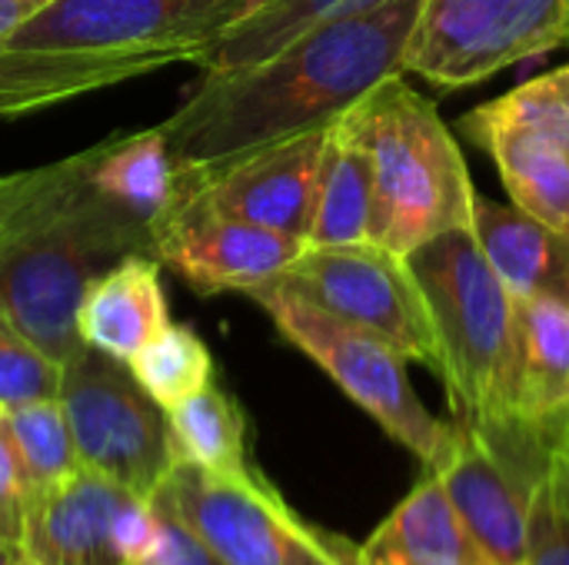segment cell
I'll return each instance as SVG.
<instances>
[{
	"instance_id": "1",
	"label": "cell",
	"mask_w": 569,
	"mask_h": 565,
	"mask_svg": "<svg viewBox=\"0 0 569 565\" xmlns=\"http://www.w3.org/2000/svg\"><path fill=\"white\" fill-rule=\"evenodd\" d=\"M427 0H383L313 23L277 53L200 87L167 117L173 163L217 167L333 123L383 80L407 73V43Z\"/></svg>"
},
{
	"instance_id": "2",
	"label": "cell",
	"mask_w": 569,
	"mask_h": 565,
	"mask_svg": "<svg viewBox=\"0 0 569 565\" xmlns=\"http://www.w3.org/2000/svg\"><path fill=\"white\" fill-rule=\"evenodd\" d=\"M263 0H53L0 40V120L203 53Z\"/></svg>"
},
{
	"instance_id": "3",
	"label": "cell",
	"mask_w": 569,
	"mask_h": 565,
	"mask_svg": "<svg viewBox=\"0 0 569 565\" xmlns=\"http://www.w3.org/2000/svg\"><path fill=\"white\" fill-rule=\"evenodd\" d=\"M90 150L57 160L53 180L0 246V310L60 366L80 350L77 306L127 253L153 256V230L87 180Z\"/></svg>"
},
{
	"instance_id": "4",
	"label": "cell",
	"mask_w": 569,
	"mask_h": 565,
	"mask_svg": "<svg viewBox=\"0 0 569 565\" xmlns=\"http://www.w3.org/2000/svg\"><path fill=\"white\" fill-rule=\"evenodd\" d=\"M373 160L370 243L410 256L423 243L470 230L477 186L437 107L397 73L353 103Z\"/></svg>"
},
{
	"instance_id": "5",
	"label": "cell",
	"mask_w": 569,
	"mask_h": 565,
	"mask_svg": "<svg viewBox=\"0 0 569 565\" xmlns=\"http://www.w3.org/2000/svg\"><path fill=\"white\" fill-rule=\"evenodd\" d=\"M440 346V380L457 423L517 416V296L473 230L443 233L407 256Z\"/></svg>"
},
{
	"instance_id": "6",
	"label": "cell",
	"mask_w": 569,
	"mask_h": 565,
	"mask_svg": "<svg viewBox=\"0 0 569 565\" xmlns=\"http://www.w3.org/2000/svg\"><path fill=\"white\" fill-rule=\"evenodd\" d=\"M277 326V333L310 356L367 416L380 423L387 436L407 446L423 470H437L457 440V423L437 420L417 396L407 356L377 333L353 326L283 283L270 280L247 293Z\"/></svg>"
},
{
	"instance_id": "7",
	"label": "cell",
	"mask_w": 569,
	"mask_h": 565,
	"mask_svg": "<svg viewBox=\"0 0 569 565\" xmlns=\"http://www.w3.org/2000/svg\"><path fill=\"white\" fill-rule=\"evenodd\" d=\"M227 565H360V546L303 523L263 480H220L177 460L153 493Z\"/></svg>"
},
{
	"instance_id": "8",
	"label": "cell",
	"mask_w": 569,
	"mask_h": 565,
	"mask_svg": "<svg viewBox=\"0 0 569 565\" xmlns=\"http://www.w3.org/2000/svg\"><path fill=\"white\" fill-rule=\"evenodd\" d=\"M60 406L80 466L140 500H153L173 466L170 423L167 410L147 396L130 366L83 346L63 366Z\"/></svg>"
},
{
	"instance_id": "9",
	"label": "cell",
	"mask_w": 569,
	"mask_h": 565,
	"mask_svg": "<svg viewBox=\"0 0 569 565\" xmlns=\"http://www.w3.org/2000/svg\"><path fill=\"white\" fill-rule=\"evenodd\" d=\"M560 47H569V0H427L407 73L467 90Z\"/></svg>"
},
{
	"instance_id": "10",
	"label": "cell",
	"mask_w": 569,
	"mask_h": 565,
	"mask_svg": "<svg viewBox=\"0 0 569 565\" xmlns=\"http://www.w3.org/2000/svg\"><path fill=\"white\" fill-rule=\"evenodd\" d=\"M277 283L300 293L313 306L377 333L410 363H420L440 376L433 320L407 256L380 243H307Z\"/></svg>"
},
{
	"instance_id": "11",
	"label": "cell",
	"mask_w": 569,
	"mask_h": 565,
	"mask_svg": "<svg viewBox=\"0 0 569 565\" xmlns=\"http://www.w3.org/2000/svg\"><path fill=\"white\" fill-rule=\"evenodd\" d=\"M303 246L307 243L297 236L227 216L203 203L187 167H180L173 203L153 220V256L200 296L253 293L277 280Z\"/></svg>"
},
{
	"instance_id": "12",
	"label": "cell",
	"mask_w": 569,
	"mask_h": 565,
	"mask_svg": "<svg viewBox=\"0 0 569 565\" xmlns=\"http://www.w3.org/2000/svg\"><path fill=\"white\" fill-rule=\"evenodd\" d=\"M427 473L440 476L487 563L527 565V420L457 423L450 456Z\"/></svg>"
},
{
	"instance_id": "13",
	"label": "cell",
	"mask_w": 569,
	"mask_h": 565,
	"mask_svg": "<svg viewBox=\"0 0 569 565\" xmlns=\"http://www.w3.org/2000/svg\"><path fill=\"white\" fill-rule=\"evenodd\" d=\"M327 130L330 123L267 143L217 167L187 170L193 173L200 200L213 210L307 243L317 213Z\"/></svg>"
},
{
	"instance_id": "14",
	"label": "cell",
	"mask_w": 569,
	"mask_h": 565,
	"mask_svg": "<svg viewBox=\"0 0 569 565\" xmlns=\"http://www.w3.org/2000/svg\"><path fill=\"white\" fill-rule=\"evenodd\" d=\"M130 500V490L80 470L50 500L23 509V556L37 565H130L117 539Z\"/></svg>"
},
{
	"instance_id": "15",
	"label": "cell",
	"mask_w": 569,
	"mask_h": 565,
	"mask_svg": "<svg viewBox=\"0 0 569 565\" xmlns=\"http://www.w3.org/2000/svg\"><path fill=\"white\" fill-rule=\"evenodd\" d=\"M170 323L160 260L150 253H127L97 273L77 306V330L83 346L107 356L130 360Z\"/></svg>"
},
{
	"instance_id": "16",
	"label": "cell",
	"mask_w": 569,
	"mask_h": 565,
	"mask_svg": "<svg viewBox=\"0 0 569 565\" xmlns=\"http://www.w3.org/2000/svg\"><path fill=\"white\" fill-rule=\"evenodd\" d=\"M470 230L517 300L560 296L569 303V233L550 230L513 203L483 196L477 200Z\"/></svg>"
},
{
	"instance_id": "17",
	"label": "cell",
	"mask_w": 569,
	"mask_h": 565,
	"mask_svg": "<svg viewBox=\"0 0 569 565\" xmlns=\"http://www.w3.org/2000/svg\"><path fill=\"white\" fill-rule=\"evenodd\" d=\"M460 130L493 157L513 206L569 233V150L560 140L517 123L460 120Z\"/></svg>"
},
{
	"instance_id": "18",
	"label": "cell",
	"mask_w": 569,
	"mask_h": 565,
	"mask_svg": "<svg viewBox=\"0 0 569 565\" xmlns=\"http://www.w3.org/2000/svg\"><path fill=\"white\" fill-rule=\"evenodd\" d=\"M373 210V160L353 107L340 113L327 130L317 213L310 226V246L370 243Z\"/></svg>"
},
{
	"instance_id": "19",
	"label": "cell",
	"mask_w": 569,
	"mask_h": 565,
	"mask_svg": "<svg viewBox=\"0 0 569 565\" xmlns=\"http://www.w3.org/2000/svg\"><path fill=\"white\" fill-rule=\"evenodd\" d=\"M569 410V303L560 296L517 300V406L520 420Z\"/></svg>"
},
{
	"instance_id": "20",
	"label": "cell",
	"mask_w": 569,
	"mask_h": 565,
	"mask_svg": "<svg viewBox=\"0 0 569 565\" xmlns=\"http://www.w3.org/2000/svg\"><path fill=\"white\" fill-rule=\"evenodd\" d=\"M87 180L117 206L150 223L173 203L180 190V167L170 157L163 127L127 137H110L90 147Z\"/></svg>"
},
{
	"instance_id": "21",
	"label": "cell",
	"mask_w": 569,
	"mask_h": 565,
	"mask_svg": "<svg viewBox=\"0 0 569 565\" xmlns=\"http://www.w3.org/2000/svg\"><path fill=\"white\" fill-rule=\"evenodd\" d=\"M527 565H569V410L527 420Z\"/></svg>"
},
{
	"instance_id": "22",
	"label": "cell",
	"mask_w": 569,
	"mask_h": 565,
	"mask_svg": "<svg viewBox=\"0 0 569 565\" xmlns=\"http://www.w3.org/2000/svg\"><path fill=\"white\" fill-rule=\"evenodd\" d=\"M370 553H397L410 559H440V563L490 565L463 519L457 516L437 473H427L410 496L373 529L363 543Z\"/></svg>"
},
{
	"instance_id": "23",
	"label": "cell",
	"mask_w": 569,
	"mask_h": 565,
	"mask_svg": "<svg viewBox=\"0 0 569 565\" xmlns=\"http://www.w3.org/2000/svg\"><path fill=\"white\" fill-rule=\"evenodd\" d=\"M173 463H193L220 480L247 483L260 473L247 456V416L240 403L217 383L167 410Z\"/></svg>"
},
{
	"instance_id": "24",
	"label": "cell",
	"mask_w": 569,
	"mask_h": 565,
	"mask_svg": "<svg viewBox=\"0 0 569 565\" xmlns=\"http://www.w3.org/2000/svg\"><path fill=\"white\" fill-rule=\"evenodd\" d=\"M0 426L10 440L20 483H23V509L50 500L70 476L83 466L77 460V446L70 436L67 413L60 400H37L13 410H3Z\"/></svg>"
},
{
	"instance_id": "25",
	"label": "cell",
	"mask_w": 569,
	"mask_h": 565,
	"mask_svg": "<svg viewBox=\"0 0 569 565\" xmlns=\"http://www.w3.org/2000/svg\"><path fill=\"white\" fill-rule=\"evenodd\" d=\"M383 0H263L257 3L240 23H233L197 63L203 73H227L250 67L270 53H277L283 43L310 30L313 23H323L340 13L367 10Z\"/></svg>"
},
{
	"instance_id": "26",
	"label": "cell",
	"mask_w": 569,
	"mask_h": 565,
	"mask_svg": "<svg viewBox=\"0 0 569 565\" xmlns=\"http://www.w3.org/2000/svg\"><path fill=\"white\" fill-rule=\"evenodd\" d=\"M127 366L147 396L163 410H173L213 383V356L207 343L190 326L177 323H167L150 343H143Z\"/></svg>"
},
{
	"instance_id": "27",
	"label": "cell",
	"mask_w": 569,
	"mask_h": 565,
	"mask_svg": "<svg viewBox=\"0 0 569 565\" xmlns=\"http://www.w3.org/2000/svg\"><path fill=\"white\" fill-rule=\"evenodd\" d=\"M460 120L533 127V130L560 140L569 150V63L500 93L497 100L480 103L477 110H470Z\"/></svg>"
},
{
	"instance_id": "28",
	"label": "cell",
	"mask_w": 569,
	"mask_h": 565,
	"mask_svg": "<svg viewBox=\"0 0 569 565\" xmlns=\"http://www.w3.org/2000/svg\"><path fill=\"white\" fill-rule=\"evenodd\" d=\"M60 383L63 366L0 310V406L13 410L37 400H60Z\"/></svg>"
},
{
	"instance_id": "29",
	"label": "cell",
	"mask_w": 569,
	"mask_h": 565,
	"mask_svg": "<svg viewBox=\"0 0 569 565\" xmlns=\"http://www.w3.org/2000/svg\"><path fill=\"white\" fill-rule=\"evenodd\" d=\"M153 509H157V536H153L150 549L133 565H227L167 506L153 503Z\"/></svg>"
},
{
	"instance_id": "30",
	"label": "cell",
	"mask_w": 569,
	"mask_h": 565,
	"mask_svg": "<svg viewBox=\"0 0 569 565\" xmlns=\"http://www.w3.org/2000/svg\"><path fill=\"white\" fill-rule=\"evenodd\" d=\"M0 543L23 553V483L3 426H0Z\"/></svg>"
},
{
	"instance_id": "31",
	"label": "cell",
	"mask_w": 569,
	"mask_h": 565,
	"mask_svg": "<svg viewBox=\"0 0 569 565\" xmlns=\"http://www.w3.org/2000/svg\"><path fill=\"white\" fill-rule=\"evenodd\" d=\"M53 173H57V163H43L33 170H17V173L0 176V246L17 226V220L23 216V210L37 200V193L53 180Z\"/></svg>"
},
{
	"instance_id": "32",
	"label": "cell",
	"mask_w": 569,
	"mask_h": 565,
	"mask_svg": "<svg viewBox=\"0 0 569 565\" xmlns=\"http://www.w3.org/2000/svg\"><path fill=\"white\" fill-rule=\"evenodd\" d=\"M53 0H0V40H7L13 30H20L27 20H33Z\"/></svg>"
},
{
	"instance_id": "33",
	"label": "cell",
	"mask_w": 569,
	"mask_h": 565,
	"mask_svg": "<svg viewBox=\"0 0 569 565\" xmlns=\"http://www.w3.org/2000/svg\"><path fill=\"white\" fill-rule=\"evenodd\" d=\"M360 565H463V563H440V559H410L397 553H370L360 546Z\"/></svg>"
},
{
	"instance_id": "34",
	"label": "cell",
	"mask_w": 569,
	"mask_h": 565,
	"mask_svg": "<svg viewBox=\"0 0 569 565\" xmlns=\"http://www.w3.org/2000/svg\"><path fill=\"white\" fill-rule=\"evenodd\" d=\"M17 556H23V553H17V549H10V546H3V543H0V565H13Z\"/></svg>"
},
{
	"instance_id": "35",
	"label": "cell",
	"mask_w": 569,
	"mask_h": 565,
	"mask_svg": "<svg viewBox=\"0 0 569 565\" xmlns=\"http://www.w3.org/2000/svg\"><path fill=\"white\" fill-rule=\"evenodd\" d=\"M13 565H37V563H33L30 556H17V559H13Z\"/></svg>"
},
{
	"instance_id": "36",
	"label": "cell",
	"mask_w": 569,
	"mask_h": 565,
	"mask_svg": "<svg viewBox=\"0 0 569 565\" xmlns=\"http://www.w3.org/2000/svg\"><path fill=\"white\" fill-rule=\"evenodd\" d=\"M0 416H3V406H0Z\"/></svg>"
}]
</instances>
